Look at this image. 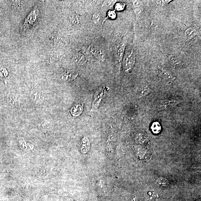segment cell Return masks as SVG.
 <instances>
[{"instance_id":"5b68a950","label":"cell","mask_w":201,"mask_h":201,"mask_svg":"<svg viewBox=\"0 0 201 201\" xmlns=\"http://www.w3.org/2000/svg\"><path fill=\"white\" fill-rule=\"evenodd\" d=\"M198 29L197 27H190L185 32V40L189 41L193 38L198 33Z\"/></svg>"},{"instance_id":"9a60e30c","label":"cell","mask_w":201,"mask_h":201,"mask_svg":"<svg viewBox=\"0 0 201 201\" xmlns=\"http://www.w3.org/2000/svg\"><path fill=\"white\" fill-rule=\"evenodd\" d=\"M72 76V75L71 73L65 72L62 75V79L64 81H67L68 79H70Z\"/></svg>"},{"instance_id":"30bf717a","label":"cell","mask_w":201,"mask_h":201,"mask_svg":"<svg viewBox=\"0 0 201 201\" xmlns=\"http://www.w3.org/2000/svg\"><path fill=\"white\" fill-rule=\"evenodd\" d=\"M152 130L155 133H158L161 130V126L158 122H155L151 127Z\"/></svg>"},{"instance_id":"8fae6325","label":"cell","mask_w":201,"mask_h":201,"mask_svg":"<svg viewBox=\"0 0 201 201\" xmlns=\"http://www.w3.org/2000/svg\"><path fill=\"white\" fill-rule=\"evenodd\" d=\"M157 183L161 186L164 187L168 186L169 185L168 180L166 179L163 178L158 179L157 180Z\"/></svg>"},{"instance_id":"8992f818","label":"cell","mask_w":201,"mask_h":201,"mask_svg":"<svg viewBox=\"0 0 201 201\" xmlns=\"http://www.w3.org/2000/svg\"><path fill=\"white\" fill-rule=\"evenodd\" d=\"M90 51L95 57L99 60L103 61L104 60V56L103 52L100 49L95 47H91Z\"/></svg>"},{"instance_id":"7a4b0ae2","label":"cell","mask_w":201,"mask_h":201,"mask_svg":"<svg viewBox=\"0 0 201 201\" xmlns=\"http://www.w3.org/2000/svg\"><path fill=\"white\" fill-rule=\"evenodd\" d=\"M39 12L37 8H35L27 16L23 24V29L25 30H28L34 26L37 23L39 16Z\"/></svg>"},{"instance_id":"6da1fadb","label":"cell","mask_w":201,"mask_h":201,"mask_svg":"<svg viewBox=\"0 0 201 201\" xmlns=\"http://www.w3.org/2000/svg\"><path fill=\"white\" fill-rule=\"evenodd\" d=\"M122 66L124 71H128L133 68L136 62V56L133 49L124 54L122 58Z\"/></svg>"},{"instance_id":"4fadbf2b","label":"cell","mask_w":201,"mask_h":201,"mask_svg":"<svg viewBox=\"0 0 201 201\" xmlns=\"http://www.w3.org/2000/svg\"><path fill=\"white\" fill-rule=\"evenodd\" d=\"M125 5L121 2H117L115 3V10L118 11H122L125 8Z\"/></svg>"},{"instance_id":"9c48e42d","label":"cell","mask_w":201,"mask_h":201,"mask_svg":"<svg viewBox=\"0 0 201 201\" xmlns=\"http://www.w3.org/2000/svg\"><path fill=\"white\" fill-rule=\"evenodd\" d=\"M72 113L75 116H78L81 115L83 111V106L80 104H77L72 109Z\"/></svg>"},{"instance_id":"3957f363","label":"cell","mask_w":201,"mask_h":201,"mask_svg":"<svg viewBox=\"0 0 201 201\" xmlns=\"http://www.w3.org/2000/svg\"><path fill=\"white\" fill-rule=\"evenodd\" d=\"M133 7L136 18L139 20L142 17L143 8L142 2L139 1H134L133 4Z\"/></svg>"},{"instance_id":"5bb4252c","label":"cell","mask_w":201,"mask_h":201,"mask_svg":"<svg viewBox=\"0 0 201 201\" xmlns=\"http://www.w3.org/2000/svg\"><path fill=\"white\" fill-rule=\"evenodd\" d=\"M107 17L111 20H114L116 18L117 14L115 11L110 10L107 12Z\"/></svg>"},{"instance_id":"52a82bcc","label":"cell","mask_w":201,"mask_h":201,"mask_svg":"<svg viewBox=\"0 0 201 201\" xmlns=\"http://www.w3.org/2000/svg\"><path fill=\"white\" fill-rule=\"evenodd\" d=\"M126 47L125 42H122L119 45L117 51V57L119 61L121 60L124 54Z\"/></svg>"},{"instance_id":"7c38bea8","label":"cell","mask_w":201,"mask_h":201,"mask_svg":"<svg viewBox=\"0 0 201 201\" xmlns=\"http://www.w3.org/2000/svg\"><path fill=\"white\" fill-rule=\"evenodd\" d=\"M101 16L100 13H93L92 16V21L95 24H98L100 23Z\"/></svg>"},{"instance_id":"277c9868","label":"cell","mask_w":201,"mask_h":201,"mask_svg":"<svg viewBox=\"0 0 201 201\" xmlns=\"http://www.w3.org/2000/svg\"><path fill=\"white\" fill-rule=\"evenodd\" d=\"M30 97L31 100L37 103H41L43 100V96L40 91L32 90L30 91Z\"/></svg>"},{"instance_id":"ba28073f","label":"cell","mask_w":201,"mask_h":201,"mask_svg":"<svg viewBox=\"0 0 201 201\" xmlns=\"http://www.w3.org/2000/svg\"><path fill=\"white\" fill-rule=\"evenodd\" d=\"M75 60L78 64H83L86 60V56L84 54L81 53H79L75 56Z\"/></svg>"}]
</instances>
